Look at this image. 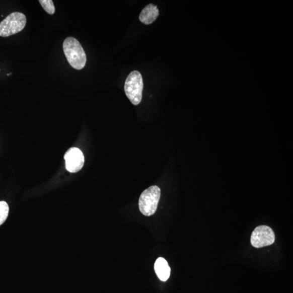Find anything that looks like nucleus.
<instances>
[{"label":"nucleus","instance_id":"f257e3e1","mask_svg":"<svg viewBox=\"0 0 293 293\" xmlns=\"http://www.w3.org/2000/svg\"><path fill=\"white\" fill-rule=\"evenodd\" d=\"M63 50L69 64L76 69L86 66L87 56L80 42L74 37L67 38L63 43Z\"/></svg>","mask_w":293,"mask_h":293},{"label":"nucleus","instance_id":"f03ea898","mask_svg":"<svg viewBox=\"0 0 293 293\" xmlns=\"http://www.w3.org/2000/svg\"><path fill=\"white\" fill-rule=\"evenodd\" d=\"M161 190L157 186H152L144 190L139 197L138 206L139 211L145 216L154 214L158 206Z\"/></svg>","mask_w":293,"mask_h":293},{"label":"nucleus","instance_id":"7ed1b4c3","mask_svg":"<svg viewBox=\"0 0 293 293\" xmlns=\"http://www.w3.org/2000/svg\"><path fill=\"white\" fill-rule=\"evenodd\" d=\"M143 89L142 77L138 71H132L124 84V92L128 99L135 106L141 102Z\"/></svg>","mask_w":293,"mask_h":293},{"label":"nucleus","instance_id":"20e7f679","mask_svg":"<svg viewBox=\"0 0 293 293\" xmlns=\"http://www.w3.org/2000/svg\"><path fill=\"white\" fill-rule=\"evenodd\" d=\"M26 17L23 13L13 12L0 23V36L8 37L24 30Z\"/></svg>","mask_w":293,"mask_h":293},{"label":"nucleus","instance_id":"39448f33","mask_svg":"<svg viewBox=\"0 0 293 293\" xmlns=\"http://www.w3.org/2000/svg\"><path fill=\"white\" fill-rule=\"evenodd\" d=\"M275 240L273 230L266 226L257 227L251 236L250 242L256 248H261L273 244Z\"/></svg>","mask_w":293,"mask_h":293},{"label":"nucleus","instance_id":"423d86ee","mask_svg":"<svg viewBox=\"0 0 293 293\" xmlns=\"http://www.w3.org/2000/svg\"><path fill=\"white\" fill-rule=\"evenodd\" d=\"M65 167L70 173H77L82 170L85 162V156L78 148L69 149L64 156Z\"/></svg>","mask_w":293,"mask_h":293},{"label":"nucleus","instance_id":"0eeeda50","mask_svg":"<svg viewBox=\"0 0 293 293\" xmlns=\"http://www.w3.org/2000/svg\"><path fill=\"white\" fill-rule=\"evenodd\" d=\"M159 16V11L157 6L149 4L145 7L139 16L140 22L145 25H150L155 22Z\"/></svg>","mask_w":293,"mask_h":293},{"label":"nucleus","instance_id":"6e6552de","mask_svg":"<svg viewBox=\"0 0 293 293\" xmlns=\"http://www.w3.org/2000/svg\"><path fill=\"white\" fill-rule=\"evenodd\" d=\"M155 270L160 280L165 282L169 278L171 268L168 262L164 258H158L155 264Z\"/></svg>","mask_w":293,"mask_h":293},{"label":"nucleus","instance_id":"1a4fd4ad","mask_svg":"<svg viewBox=\"0 0 293 293\" xmlns=\"http://www.w3.org/2000/svg\"><path fill=\"white\" fill-rule=\"evenodd\" d=\"M9 206L5 201H0V226L4 224L9 213Z\"/></svg>","mask_w":293,"mask_h":293},{"label":"nucleus","instance_id":"9d476101","mask_svg":"<svg viewBox=\"0 0 293 293\" xmlns=\"http://www.w3.org/2000/svg\"><path fill=\"white\" fill-rule=\"evenodd\" d=\"M39 2L47 13L51 15H54L55 8L52 0H40Z\"/></svg>","mask_w":293,"mask_h":293}]
</instances>
